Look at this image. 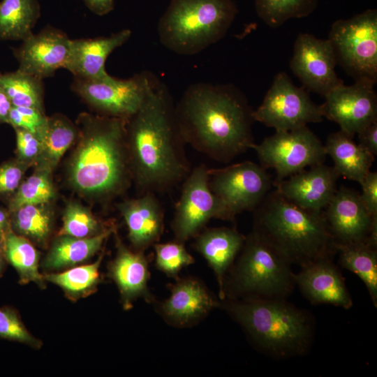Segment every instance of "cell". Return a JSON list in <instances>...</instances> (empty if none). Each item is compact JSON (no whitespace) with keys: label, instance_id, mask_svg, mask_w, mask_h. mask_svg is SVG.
<instances>
[{"label":"cell","instance_id":"obj_23","mask_svg":"<svg viewBox=\"0 0 377 377\" xmlns=\"http://www.w3.org/2000/svg\"><path fill=\"white\" fill-rule=\"evenodd\" d=\"M128 231V239L136 251H144L157 243L163 231L164 212L154 193L124 200L117 205Z\"/></svg>","mask_w":377,"mask_h":377},{"label":"cell","instance_id":"obj_33","mask_svg":"<svg viewBox=\"0 0 377 377\" xmlns=\"http://www.w3.org/2000/svg\"><path fill=\"white\" fill-rule=\"evenodd\" d=\"M43 80L16 71L0 76V86L8 96L12 105L29 107L44 112Z\"/></svg>","mask_w":377,"mask_h":377},{"label":"cell","instance_id":"obj_3","mask_svg":"<svg viewBox=\"0 0 377 377\" xmlns=\"http://www.w3.org/2000/svg\"><path fill=\"white\" fill-rule=\"evenodd\" d=\"M126 121L89 113L77 120V142L67 167L70 185L80 193L108 200L123 193L132 174Z\"/></svg>","mask_w":377,"mask_h":377},{"label":"cell","instance_id":"obj_38","mask_svg":"<svg viewBox=\"0 0 377 377\" xmlns=\"http://www.w3.org/2000/svg\"><path fill=\"white\" fill-rule=\"evenodd\" d=\"M0 338L23 343L34 348H40L43 345L29 332L18 313L8 306L0 308Z\"/></svg>","mask_w":377,"mask_h":377},{"label":"cell","instance_id":"obj_13","mask_svg":"<svg viewBox=\"0 0 377 377\" xmlns=\"http://www.w3.org/2000/svg\"><path fill=\"white\" fill-rule=\"evenodd\" d=\"M208 173L211 191L235 216L253 212L274 187L267 169L249 161L209 169Z\"/></svg>","mask_w":377,"mask_h":377},{"label":"cell","instance_id":"obj_44","mask_svg":"<svg viewBox=\"0 0 377 377\" xmlns=\"http://www.w3.org/2000/svg\"><path fill=\"white\" fill-rule=\"evenodd\" d=\"M94 14L104 15L114 9V0H82Z\"/></svg>","mask_w":377,"mask_h":377},{"label":"cell","instance_id":"obj_21","mask_svg":"<svg viewBox=\"0 0 377 377\" xmlns=\"http://www.w3.org/2000/svg\"><path fill=\"white\" fill-rule=\"evenodd\" d=\"M116 249L115 258L108 266V275L118 287L124 309L132 308L138 298L152 302L154 297L148 288L149 262L144 251H131L117 236Z\"/></svg>","mask_w":377,"mask_h":377},{"label":"cell","instance_id":"obj_18","mask_svg":"<svg viewBox=\"0 0 377 377\" xmlns=\"http://www.w3.org/2000/svg\"><path fill=\"white\" fill-rule=\"evenodd\" d=\"M323 213L337 244L366 241L377 219L368 212L360 193L344 186L337 190Z\"/></svg>","mask_w":377,"mask_h":377},{"label":"cell","instance_id":"obj_5","mask_svg":"<svg viewBox=\"0 0 377 377\" xmlns=\"http://www.w3.org/2000/svg\"><path fill=\"white\" fill-rule=\"evenodd\" d=\"M222 306L263 353L278 359L306 354L314 323L306 310L286 299H228Z\"/></svg>","mask_w":377,"mask_h":377},{"label":"cell","instance_id":"obj_37","mask_svg":"<svg viewBox=\"0 0 377 377\" xmlns=\"http://www.w3.org/2000/svg\"><path fill=\"white\" fill-rule=\"evenodd\" d=\"M156 266L170 277L177 278L179 271L194 263L195 260L187 251L184 243L175 240L166 243H155Z\"/></svg>","mask_w":377,"mask_h":377},{"label":"cell","instance_id":"obj_32","mask_svg":"<svg viewBox=\"0 0 377 377\" xmlns=\"http://www.w3.org/2000/svg\"><path fill=\"white\" fill-rule=\"evenodd\" d=\"M102 253L91 264L80 265L61 273L46 274L47 281L59 286L71 301L89 296L97 290L101 281L99 267L103 258Z\"/></svg>","mask_w":377,"mask_h":377},{"label":"cell","instance_id":"obj_7","mask_svg":"<svg viewBox=\"0 0 377 377\" xmlns=\"http://www.w3.org/2000/svg\"><path fill=\"white\" fill-rule=\"evenodd\" d=\"M230 269L225 299H286L295 286L291 265L253 231Z\"/></svg>","mask_w":377,"mask_h":377},{"label":"cell","instance_id":"obj_10","mask_svg":"<svg viewBox=\"0 0 377 377\" xmlns=\"http://www.w3.org/2000/svg\"><path fill=\"white\" fill-rule=\"evenodd\" d=\"M260 165L276 172L274 184L306 168L324 163L326 152L320 140L307 126L276 131L252 147Z\"/></svg>","mask_w":377,"mask_h":377},{"label":"cell","instance_id":"obj_11","mask_svg":"<svg viewBox=\"0 0 377 377\" xmlns=\"http://www.w3.org/2000/svg\"><path fill=\"white\" fill-rule=\"evenodd\" d=\"M206 165L196 166L184 179L171 227L176 241L196 236L211 219L232 221L235 216L211 191Z\"/></svg>","mask_w":377,"mask_h":377},{"label":"cell","instance_id":"obj_41","mask_svg":"<svg viewBox=\"0 0 377 377\" xmlns=\"http://www.w3.org/2000/svg\"><path fill=\"white\" fill-rule=\"evenodd\" d=\"M29 166L18 159L0 166V195L14 193Z\"/></svg>","mask_w":377,"mask_h":377},{"label":"cell","instance_id":"obj_36","mask_svg":"<svg viewBox=\"0 0 377 377\" xmlns=\"http://www.w3.org/2000/svg\"><path fill=\"white\" fill-rule=\"evenodd\" d=\"M63 225L58 235H68L77 238L96 235L106 228L92 212L77 202H69L64 212Z\"/></svg>","mask_w":377,"mask_h":377},{"label":"cell","instance_id":"obj_22","mask_svg":"<svg viewBox=\"0 0 377 377\" xmlns=\"http://www.w3.org/2000/svg\"><path fill=\"white\" fill-rule=\"evenodd\" d=\"M131 36V31L125 29L108 36L71 40L65 68L77 78L106 80L111 76L105 67L108 56L124 44Z\"/></svg>","mask_w":377,"mask_h":377},{"label":"cell","instance_id":"obj_9","mask_svg":"<svg viewBox=\"0 0 377 377\" xmlns=\"http://www.w3.org/2000/svg\"><path fill=\"white\" fill-rule=\"evenodd\" d=\"M158 79L150 71L124 80L112 76L103 80L75 77L72 89L98 114L127 121L141 107Z\"/></svg>","mask_w":377,"mask_h":377},{"label":"cell","instance_id":"obj_48","mask_svg":"<svg viewBox=\"0 0 377 377\" xmlns=\"http://www.w3.org/2000/svg\"><path fill=\"white\" fill-rule=\"evenodd\" d=\"M1 74H0V76H1Z\"/></svg>","mask_w":377,"mask_h":377},{"label":"cell","instance_id":"obj_1","mask_svg":"<svg viewBox=\"0 0 377 377\" xmlns=\"http://www.w3.org/2000/svg\"><path fill=\"white\" fill-rule=\"evenodd\" d=\"M126 140L132 179L142 194L167 191L191 172L175 103L159 78L126 121Z\"/></svg>","mask_w":377,"mask_h":377},{"label":"cell","instance_id":"obj_15","mask_svg":"<svg viewBox=\"0 0 377 377\" xmlns=\"http://www.w3.org/2000/svg\"><path fill=\"white\" fill-rule=\"evenodd\" d=\"M374 84L355 81L352 85L338 86L324 97L320 105L323 117L336 122L340 130L353 136L377 121V96Z\"/></svg>","mask_w":377,"mask_h":377},{"label":"cell","instance_id":"obj_27","mask_svg":"<svg viewBox=\"0 0 377 377\" xmlns=\"http://www.w3.org/2000/svg\"><path fill=\"white\" fill-rule=\"evenodd\" d=\"M78 128L66 117L57 114L48 117L42 133L41 151L34 165L36 169L52 172L60 159L75 142Z\"/></svg>","mask_w":377,"mask_h":377},{"label":"cell","instance_id":"obj_26","mask_svg":"<svg viewBox=\"0 0 377 377\" xmlns=\"http://www.w3.org/2000/svg\"><path fill=\"white\" fill-rule=\"evenodd\" d=\"M114 231L115 226H110L102 232L90 237L58 235L43 260V267L46 270H59L89 260Z\"/></svg>","mask_w":377,"mask_h":377},{"label":"cell","instance_id":"obj_16","mask_svg":"<svg viewBox=\"0 0 377 377\" xmlns=\"http://www.w3.org/2000/svg\"><path fill=\"white\" fill-rule=\"evenodd\" d=\"M71 39L63 31L47 27L37 34H31L15 50L17 71L40 80L53 76L59 68H65Z\"/></svg>","mask_w":377,"mask_h":377},{"label":"cell","instance_id":"obj_39","mask_svg":"<svg viewBox=\"0 0 377 377\" xmlns=\"http://www.w3.org/2000/svg\"><path fill=\"white\" fill-rule=\"evenodd\" d=\"M47 118L44 112L38 109L13 106L8 123L14 128H24L40 135L45 126Z\"/></svg>","mask_w":377,"mask_h":377},{"label":"cell","instance_id":"obj_45","mask_svg":"<svg viewBox=\"0 0 377 377\" xmlns=\"http://www.w3.org/2000/svg\"><path fill=\"white\" fill-rule=\"evenodd\" d=\"M12 103L3 89L0 86V123H8Z\"/></svg>","mask_w":377,"mask_h":377},{"label":"cell","instance_id":"obj_28","mask_svg":"<svg viewBox=\"0 0 377 377\" xmlns=\"http://www.w3.org/2000/svg\"><path fill=\"white\" fill-rule=\"evenodd\" d=\"M339 265L364 282L377 307V248L365 241L337 245Z\"/></svg>","mask_w":377,"mask_h":377},{"label":"cell","instance_id":"obj_6","mask_svg":"<svg viewBox=\"0 0 377 377\" xmlns=\"http://www.w3.org/2000/svg\"><path fill=\"white\" fill-rule=\"evenodd\" d=\"M237 12L233 0H170L158 24L160 43L176 54H195L226 36Z\"/></svg>","mask_w":377,"mask_h":377},{"label":"cell","instance_id":"obj_20","mask_svg":"<svg viewBox=\"0 0 377 377\" xmlns=\"http://www.w3.org/2000/svg\"><path fill=\"white\" fill-rule=\"evenodd\" d=\"M170 296L161 302L159 312L170 324L188 327L205 316L220 302L198 279H177L170 286Z\"/></svg>","mask_w":377,"mask_h":377},{"label":"cell","instance_id":"obj_35","mask_svg":"<svg viewBox=\"0 0 377 377\" xmlns=\"http://www.w3.org/2000/svg\"><path fill=\"white\" fill-rule=\"evenodd\" d=\"M55 196L52 172L35 169L34 172L22 181L9 203L8 212L32 204L50 203Z\"/></svg>","mask_w":377,"mask_h":377},{"label":"cell","instance_id":"obj_2","mask_svg":"<svg viewBox=\"0 0 377 377\" xmlns=\"http://www.w3.org/2000/svg\"><path fill=\"white\" fill-rule=\"evenodd\" d=\"M175 112L186 143L216 161L229 163L255 144L253 110L232 84H191Z\"/></svg>","mask_w":377,"mask_h":377},{"label":"cell","instance_id":"obj_29","mask_svg":"<svg viewBox=\"0 0 377 377\" xmlns=\"http://www.w3.org/2000/svg\"><path fill=\"white\" fill-rule=\"evenodd\" d=\"M40 15L38 0H2L0 2V39L22 40L32 34Z\"/></svg>","mask_w":377,"mask_h":377},{"label":"cell","instance_id":"obj_47","mask_svg":"<svg viewBox=\"0 0 377 377\" xmlns=\"http://www.w3.org/2000/svg\"><path fill=\"white\" fill-rule=\"evenodd\" d=\"M3 258H4V256L3 253V249H2V247L0 246V274L3 267Z\"/></svg>","mask_w":377,"mask_h":377},{"label":"cell","instance_id":"obj_46","mask_svg":"<svg viewBox=\"0 0 377 377\" xmlns=\"http://www.w3.org/2000/svg\"><path fill=\"white\" fill-rule=\"evenodd\" d=\"M10 230V213L8 211L0 209V246H3L5 236Z\"/></svg>","mask_w":377,"mask_h":377},{"label":"cell","instance_id":"obj_31","mask_svg":"<svg viewBox=\"0 0 377 377\" xmlns=\"http://www.w3.org/2000/svg\"><path fill=\"white\" fill-rule=\"evenodd\" d=\"M2 249L4 258L17 270L21 284L34 282L45 288L44 277L38 270L39 253L30 240L11 229L5 236Z\"/></svg>","mask_w":377,"mask_h":377},{"label":"cell","instance_id":"obj_25","mask_svg":"<svg viewBox=\"0 0 377 377\" xmlns=\"http://www.w3.org/2000/svg\"><path fill=\"white\" fill-rule=\"evenodd\" d=\"M324 147L339 176L359 184L370 171L375 160V156L341 130L330 134Z\"/></svg>","mask_w":377,"mask_h":377},{"label":"cell","instance_id":"obj_14","mask_svg":"<svg viewBox=\"0 0 377 377\" xmlns=\"http://www.w3.org/2000/svg\"><path fill=\"white\" fill-rule=\"evenodd\" d=\"M336 57L328 39L300 34L295 42L290 68L304 88L323 96L343 82L336 73Z\"/></svg>","mask_w":377,"mask_h":377},{"label":"cell","instance_id":"obj_12","mask_svg":"<svg viewBox=\"0 0 377 377\" xmlns=\"http://www.w3.org/2000/svg\"><path fill=\"white\" fill-rule=\"evenodd\" d=\"M255 121L286 131L323 121L320 105L316 104L304 87L294 84L285 72L277 73L260 106L253 110Z\"/></svg>","mask_w":377,"mask_h":377},{"label":"cell","instance_id":"obj_4","mask_svg":"<svg viewBox=\"0 0 377 377\" xmlns=\"http://www.w3.org/2000/svg\"><path fill=\"white\" fill-rule=\"evenodd\" d=\"M253 213L252 231L291 265L302 267L337 254L323 211L302 209L274 188Z\"/></svg>","mask_w":377,"mask_h":377},{"label":"cell","instance_id":"obj_42","mask_svg":"<svg viewBox=\"0 0 377 377\" xmlns=\"http://www.w3.org/2000/svg\"><path fill=\"white\" fill-rule=\"evenodd\" d=\"M360 184L363 204L372 216L377 215V172L369 171Z\"/></svg>","mask_w":377,"mask_h":377},{"label":"cell","instance_id":"obj_19","mask_svg":"<svg viewBox=\"0 0 377 377\" xmlns=\"http://www.w3.org/2000/svg\"><path fill=\"white\" fill-rule=\"evenodd\" d=\"M295 282L312 304H327L348 309L353 300L333 258L318 260L301 267Z\"/></svg>","mask_w":377,"mask_h":377},{"label":"cell","instance_id":"obj_43","mask_svg":"<svg viewBox=\"0 0 377 377\" xmlns=\"http://www.w3.org/2000/svg\"><path fill=\"white\" fill-rule=\"evenodd\" d=\"M359 145L374 156L377 155V121L370 124L357 133Z\"/></svg>","mask_w":377,"mask_h":377},{"label":"cell","instance_id":"obj_40","mask_svg":"<svg viewBox=\"0 0 377 377\" xmlns=\"http://www.w3.org/2000/svg\"><path fill=\"white\" fill-rule=\"evenodd\" d=\"M14 128L16 133L17 159L29 166H34L41 151L40 136L24 128Z\"/></svg>","mask_w":377,"mask_h":377},{"label":"cell","instance_id":"obj_34","mask_svg":"<svg viewBox=\"0 0 377 377\" xmlns=\"http://www.w3.org/2000/svg\"><path fill=\"white\" fill-rule=\"evenodd\" d=\"M319 0H255L258 16L267 26L276 28L291 18L309 16Z\"/></svg>","mask_w":377,"mask_h":377},{"label":"cell","instance_id":"obj_8","mask_svg":"<svg viewBox=\"0 0 377 377\" xmlns=\"http://www.w3.org/2000/svg\"><path fill=\"white\" fill-rule=\"evenodd\" d=\"M337 64L355 81H377V10L336 20L327 38Z\"/></svg>","mask_w":377,"mask_h":377},{"label":"cell","instance_id":"obj_24","mask_svg":"<svg viewBox=\"0 0 377 377\" xmlns=\"http://www.w3.org/2000/svg\"><path fill=\"white\" fill-rule=\"evenodd\" d=\"M194 237V248L213 269L223 301L226 276L242 250L246 237L235 228L220 227L207 228Z\"/></svg>","mask_w":377,"mask_h":377},{"label":"cell","instance_id":"obj_30","mask_svg":"<svg viewBox=\"0 0 377 377\" xmlns=\"http://www.w3.org/2000/svg\"><path fill=\"white\" fill-rule=\"evenodd\" d=\"M49 204L25 205L9 212L13 231L45 246L54 223V212Z\"/></svg>","mask_w":377,"mask_h":377},{"label":"cell","instance_id":"obj_17","mask_svg":"<svg viewBox=\"0 0 377 377\" xmlns=\"http://www.w3.org/2000/svg\"><path fill=\"white\" fill-rule=\"evenodd\" d=\"M339 177L333 166L322 163L274 184V187L283 198L297 206L321 212L334 195Z\"/></svg>","mask_w":377,"mask_h":377}]
</instances>
